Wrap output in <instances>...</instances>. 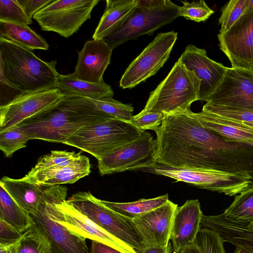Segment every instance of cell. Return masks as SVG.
Listing matches in <instances>:
<instances>
[{
  "mask_svg": "<svg viewBox=\"0 0 253 253\" xmlns=\"http://www.w3.org/2000/svg\"><path fill=\"white\" fill-rule=\"evenodd\" d=\"M116 119L99 110L90 98L64 95L19 125L31 139L64 144L80 129Z\"/></svg>",
  "mask_w": 253,
  "mask_h": 253,
  "instance_id": "cell-1",
  "label": "cell"
},
{
  "mask_svg": "<svg viewBox=\"0 0 253 253\" xmlns=\"http://www.w3.org/2000/svg\"><path fill=\"white\" fill-rule=\"evenodd\" d=\"M80 153L66 151H51L40 157L37 164L26 174L31 175L43 170L69 165L81 156Z\"/></svg>",
  "mask_w": 253,
  "mask_h": 253,
  "instance_id": "cell-32",
  "label": "cell"
},
{
  "mask_svg": "<svg viewBox=\"0 0 253 253\" xmlns=\"http://www.w3.org/2000/svg\"><path fill=\"white\" fill-rule=\"evenodd\" d=\"M248 227L250 228H253V222L251 223H248Z\"/></svg>",
  "mask_w": 253,
  "mask_h": 253,
  "instance_id": "cell-49",
  "label": "cell"
},
{
  "mask_svg": "<svg viewBox=\"0 0 253 253\" xmlns=\"http://www.w3.org/2000/svg\"><path fill=\"white\" fill-rule=\"evenodd\" d=\"M201 228H208L216 231L223 241L240 246L249 253H253V228L248 223L232 220L223 213L216 215H203Z\"/></svg>",
  "mask_w": 253,
  "mask_h": 253,
  "instance_id": "cell-20",
  "label": "cell"
},
{
  "mask_svg": "<svg viewBox=\"0 0 253 253\" xmlns=\"http://www.w3.org/2000/svg\"><path fill=\"white\" fill-rule=\"evenodd\" d=\"M206 104L253 111V70L228 68Z\"/></svg>",
  "mask_w": 253,
  "mask_h": 253,
  "instance_id": "cell-12",
  "label": "cell"
},
{
  "mask_svg": "<svg viewBox=\"0 0 253 253\" xmlns=\"http://www.w3.org/2000/svg\"><path fill=\"white\" fill-rule=\"evenodd\" d=\"M224 243L216 231L204 227L200 228L194 243L202 253H226Z\"/></svg>",
  "mask_w": 253,
  "mask_h": 253,
  "instance_id": "cell-35",
  "label": "cell"
},
{
  "mask_svg": "<svg viewBox=\"0 0 253 253\" xmlns=\"http://www.w3.org/2000/svg\"><path fill=\"white\" fill-rule=\"evenodd\" d=\"M97 0H53L33 16L45 31H52L68 38L90 18Z\"/></svg>",
  "mask_w": 253,
  "mask_h": 253,
  "instance_id": "cell-8",
  "label": "cell"
},
{
  "mask_svg": "<svg viewBox=\"0 0 253 253\" xmlns=\"http://www.w3.org/2000/svg\"><path fill=\"white\" fill-rule=\"evenodd\" d=\"M56 88L64 95H74L91 99L113 97L114 91L109 84L103 81L90 83L76 78L73 74L60 75Z\"/></svg>",
  "mask_w": 253,
  "mask_h": 253,
  "instance_id": "cell-25",
  "label": "cell"
},
{
  "mask_svg": "<svg viewBox=\"0 0 253 253\" xmlns=\"http://www.w3.org/2000/svg\"><path fill=\"white\" fill-rule=\"evenodd\" d=\"M178 8L179 6L170 0L166 5L156 8L137 5L123 25L103 40L113 50L143 35H151L179 17Z\"/></svg>",
  "mask_w": 253,
  "mask_h": 253,
  "instance_id": "cell-9",
  "label": "cell"
},
{
  "mask_svg": "<svg viewBox=\"0 0 253 253\" xmlns=\"http://www.w3.org/2000/svg\"><path fill=\"white\" fill-rule=\"evenodd\" d=\"M66 199L59 202V207L63 212L61 222L68 229L85 239L104 243L123 253H137L77 211Z\"/></svg>",
  "mask_w": 253,
  "mask_h": 253,
  "instance_id": "cell-17",
  "label": "cell"
},
{
  "mask_svg": "<svg viewBox=\"0 0 253 253\" xmlns=\"http://www.w3.org/2000/svg\"><path fill=\"white\" fill-rule=\"evenodd\" d=\"M67 191L66 186L60 185L45 188L37 211L30 215L49 240L52 253H90L86 239L61 222L63 212L59 203L66 198Z\"/></svg>",
  "mask_w": 253,
  "mask_h": 253,
  "instance_id": "cell-3",
  "label": "cell"
},
{
  "mask_svg": "<svg viewBox=\"0 0 253 253\" xmlns=\"http://www.w3.org/2000/svg\"><path fill=\"white\" fill-rule=\"evenodd\" d=\"M147 169L176 181H182L229 196H236L253 184L251 179L214 169H176L158 163Z\"/></svg>",
  "mask_w": 253,
  "mask_h": 253,
  "instance_id": "cell-7",
  "label": "cell"
},
{
  "mask_svg": "<svg viewBox=\"0 0 253 253\" xmlns=\"http://www.w3.org/2000/svg\"><path fill=\"white\" fill-rule=\"evenodd\" d=\"M12 253H52L51 243L34 224L11 246Z\"/></svg>",
  "mask_w": 253,
  "mask_h": 253,
  "instance_id": "cell-29",
  "label": "cell"
},
{
  "mask_svg": "<svg viewBox=\"0 0 253 253\" xmlns=\"http://www.w3.org/2000/svg\"><path fill=\"white\" fill-rule=\"evenodd\" d=\"M11 246L0 244V253H12Z\"/></svg>",
  "mask_w": 253,
  "mask_h": 253,
  "instance_id": "cell-46",
  "label": "cell"
},
{
  "mask_svg": "<svg viewBox=\"0 0 253 253\" xmlns=\"http://www.w3.org/2000/svg\"><path fill=\"white\" fill-rule=\"evenodd\" d=\"M0 219L23 233L35 222L30 214L22 208L0 184Z\"/></svg>",
  "mask_w": 253,
  "mask_h": 253,
  "instance_id": "cell-27",
  "label": "cell"
},
{
  "mask_svg": "<svg viewBox=\"0 0 253 253\" xmlns=\"http://www.w3.org/2000/svg\"><path fill=\"white\" fill-rule=\"evenodd\" d=\"M64 95L55 88L23 94L10 103L0 106V131L20 124L54 104Z\"/></svg>",
  "mask_w": 253,
  "mask_h": 253,
  "instance_id": "cell-14",
  "label": "cell"
},
{
  "mask_svg": "<svg viewBox=\"0 0 253 253\" xmlns=\"http://www.w3.org/2000/svg\"><path fill=\"white\" fill-rule=\"evenodd\" d=\"M91 99L99 110L112 118L130 122L133 116L131 104L123 103L113 97Z\"/></svg>",
  "mask_w": 253,
  "mask_h": 253,
  "instance_id": "cell-33",
  "label": "cell"
},
{
  "mask_svg": "<svg viewBox=\"0 0 253 253\" xmlns=\"http://www.w3.org/2000/svg\"><path fill=\"white\" fill-rule=\"evenodd\" d=\"M90 253H123L107 245L96 241H92Z\"/></svg>",
  "mask_w": 253,
  "mask_h": 253,
  "instance_id": "cell-42",
  "label": "cell"
},
{
  "mask_svg": "<svg viewBox=\"0 0 253 253\" xmlns=\"http://www.w3.org/2000/svg\"><path fill=\"white\" fill-rule=\"evenodd\" d=\"M173 251L172 245L169 243L167 246H159L143 247L139 253H171Z\"/></svg>",
  "mask_w": 253,
  "mask_h": 253,
  "instance_id": "cell-43",
  "label": "cell"
},
{
  "mask_svg": "<svg viewBox=\"0 0 253 253\" xmlns=\"http://www.w3.org/2000/svg\"><path fill=\"white\" fill-rule=\"evenodd\" d=\"M223 214L232 220L251 223L253 222V184L236 195Z\"/></svg>",
  "mask_w": 253,
  "mask_h": 253,
  "instance_id": "cell-30",
  "label": "cell"
},
{
  "mask_svg": "<svg viewBox=\"0 0 253 253\" xmlns=\"http://www.w3.org/2000/svg\"><path fill=\"white\" fill-rule=\"evenodd\" d=\"M189 113L203 127L229 140L253 146V128L203 110L194 113L190 109Z\"/></svg>",
  "mask_w": 253,
  "mask_h": 253,
  "instance_id": "cell-22",
  "label": "cell"
},
{
  "mask_svg": "<svg viewBox=\"0 0 253 253\" xmlns=\"http://www.w3.org/2000/svg\"><path fill=\"white\" fill-rule=\"evenodd\" d=\"M177 33H160L130 64L125 71L120 86L132 88L155 75L169 57Z\"/></svg>",
  "mask_w": 253,
  "mask_h": 253,
  "instance_id": "cell-11",
  "label": "cell"
},
{
  "mask_svg": "<svg viewBox=\"0 0 253 253\" xmlns=\"http://www.w3.org/2000/svg\"><path fill=\"white\" fill-rule=\"evenodd\" d=\"M233 253H249L245 249L240 246H236Z\"/></svg>",
  "mask_w": 253,
  "mask_h": 253,
  "instance_id": "cell-47",
  "label": "cell"
},
{
  "mask_svg": "<svg viewBox=\"0 0 253 253\" xmlns=\"http://www.w3.org/2000/svg\"><path fill=\"white\" fill-rule=\"evenodd\" d=\"M202 110L230 120L238 124L253 122V111L252 110L214 106L206 103L203 106Z\"/></svg>",
  "mask_w": 253,
  "mask_h": 253,
  "instance_id": "cell-38",
  "label": "cell"
},
{
  "mask_svg": "<svg viewBox=\"0 0 253 253\" xmlns=\"http://www.w3.org/2000/svg\"><path fill=\"white\" fill-rule=\"evenodd\" d=\"M0 184L30 214L37 211L45 189L44 186L29 181L24 177L14 179L6 176L1 178Z\"/></svg>",
  "mask_w": 253,
  "mask_h": 253,
  "instance_id": "cell-24",
  "label": "cell"
},
{
  "mask_svg": "<svg viewBox=\"0 0 253 253\" xmlns=\"http://www.w3.org/2000/svg\"><path fill=\"white\" fill-rule=\"evenodd\" d=\"M178 206L168 200L162 206L131 218L142 242V248L167 246L170 239L175 211Z\"/></svg>",
  "mask_w": 253,
  "mask_h": 253,
  "instance_id": "cell-15",
  "label": "cell"
},
{
  "mask_svg": "<svg viewBox=\"0 0 253 253\" xmlns=\"http://www.w3.org/2000/svg\"><path fill=\"white\" fill-rule=\"evenodd\" d=\"M66 201L109 234L139 253L141 240L131 218L104 205L89 192H79Z\"/></svg>",
  "mask_w": 253,
  "mask_h": 253,
  "instance_id": "cell-6",
  "label": "cell"
},
{
  "mask_svg": "<svg viewBox=\"0 0 253 253\" xmlns=\"http://www.w3.org/2000/svg\"><path fill=\"white\" fill-rule=\"evenodd\" d=\"M220 49L232 68L253 70V10H248L225 33L217 35Z\"/></svg>",
  "mask_w": 253,
  "mask_h": 253,
  "instance_id": "cell-13",
  "label": "cell"
},
{
  "mask_svg": "<svg viewBox=\"0 0 253 253\" xmlns=\"http://www.w3.org/2000/svg\"><path fill=\"white\" fill-rule=\"evenodd\" d=\"M0 76L23 94L56 88L57 61H44L32 50L0 38Z\"/></svg>",
  "mask_w": 253,
  "mask_h": 253,
  "instance_id": "cell-2",
  "label": "cell"
},
{
  "mask_svg": "<svg viewBox=\"0 0 253 253\" xmlns=\"http://www.w3.org/2000/svg\"><path fill=\"white\" fill-rule=\"evenodd\" d=\"M101 200L102 203L115 212L129 218L145 213L165 204L169 200L168 194L150 199L118 203Z\"/></svg>",
  "mask_w": 253,
  "mask_h": 253,
  "instance_id": "cell-28",
  "label": "cell"
},
{
  "mask_svg": "<svg viewBox=\"0 0 253 253\" xmlns=\"http://www.w3.org/2000/svg\"><path fill=\"white\" fill-rule=\"evenodd\" d=\"M106 2L104 12L92 36L93 40H104L115 32L137 5V0H107Z\"/></svg>",
  "mask_w": 253,
  "mask_h": 253,
  "instance_id": "cell-23",
  "label": "cell"
},
{
  "mask_svg": "<svg viewBox=\"0 0 253 253\" xmlns=\"http://www.w3.org/2000/svg\"><path fill=\"white\" fill-rule=\"evenodd\" d=\"M0 22L26 26L33 23L18 0H0Z\"/></svg>",
  "mask_w": 253,
  "mask_h": 253,
  "instance_id": "cell-36",
  "label": "cell"
},
{
  "mask_svg": "<svg viewBox=\"0 0 253 253\" xmlns=\"http://www.w3.org/2000/svg\"><path fill=\"white\" fill-rule=\"evenodd\" d=\"M201 80L179 58L166 77L152 91L143 112L171 114L190 109L198 100Z\"/></svg>",
  "mask_w": 253,
  "mask_h": 253,
  "instance_id": "cell-4",
  "label": "cell"
},
{
  "mask_svg": "<svg viewBox=\"0 0 253 253\" xmlns=\"http://www.w3.org/2000/svg\"><path fill=\"white\" fill-rule=\"evenodd\" d=\"M183 5L179 6V16L197 22L206 21L214 11L210 8L204 0L189 2L181 1Z\"/></svg>",
  "mask_w": 253,
  "mask_h": 253,
  "instance_id": "cell-37",
  "label": "cell"
},
{
  "mask_svg": "<svg viewBox=\"0 0 253 253\" xmlns=\"http://www.w3.org/2000/svg\"><path fill=\"white\" fill-rule=\"evenodd\" d=\"M113 49L103 40H89L78 52V60L73 75L82 81L99 83L110 64Z\"/></svg>",
  "mask_w": 253,
  "mask_h": 253,
  "instance_id": "cell-18",
  "label": "cell"
},
{
  "mask_svg": "<svg viewBox=\"0 0 253 253\" xmlns=\"http://www.w3.org/2000/svg\"><path fill=\"white\" fill-rule=\"evenodd\" d=\"M53 0H18L27 15L31 18Z\"/></svg>",
  "mask_w": 253,
  "mask_h": 253,
  "instance_id": "cell-41",
  "label": "cell"
},
{
  "mask_svg": "<svg viewBox=\"0 0 253 253\" xmlns=\"http://www.w3.org/2000/svg\"><path fill=\"white\" fill-rule=\"evenodd\" d=\"M30 139L19 126L0 131V149L5 157H10L16 151L25 148Z\"/></svg>",
  "mask_w": 253,
  "mask_h": 253,
  "instance_id": "cell-31",
  "label": "cell"
},
{
  "mask_svg": "<svg viewBox=\"0 0 253 253\" xmlns=\"http://www.w3.org/2000/svg\"><path fill=\"white\" fill-rule=\"evenodd\" d=\"M179 59L201 80L198 100L206 101L222 80L228 67L210 59L205 49L192 44L186 47Z\"/></svg>",
  "mask_w": 253,
  "mask_h": 253,
  "instance_id": "cell-16",
  "label": "cell"
},
{
  "mask_svg": "<svg viewBox=\"0 0 253 253\" xmlns=\"http://www.w3.org/2000/svg\"><path fill=\"white\" fill-rule=\"evenodd\" d=\"M251 10H253V0H249V5L247 11Z\"/></svg>",
  "mask_w": 253,
  "mask_h": 253,
  "instance_id": "cell-48",
  "label": "cell"
},
{
  "mask_svg": "<svg viewBox=\"0 0 253 253\" xmlns=\"http://www.w3.org/2000/svg\"><path fill=\"white\" fill-rule=\"evenodd\" d=\"M203 213L198 199L187 200L176 209L172 224L170 239L174 253H180L194 244L200 229Z\"/></svg>",
  "mask_w": 253,
  "mask_h": 253,
  "instance_id": "cell-19",
  "label": "cell"
},
{
  "mask_svg": "<svg viewBox=\"0 0 253 253\" xmlns=\"http://www.w3.org/2000/svg\"><path fill=\"white\" fill-rule=\"evenodd\" d=\"M88 157L81 155L68 165L46 169L23 177L29 181L42 186L73 184L91 172Z\"/></svg>",
  "mask_w": 253,
  "mask_h": 253,
  "instance_id": "cell-21",
  "label": "cell"
},
{
  "mask_svg": "<svg viewBox=\"0 0 253 253\" xmlns=\"http://www.w3.org/2000/svg\"><path fill=\"white\" fill-rule=\"evenodd\" d=\"M180 253H202L198 247L194 243L184 248Z\"/></svg>",
  "mask_w": 253,
  "mask_h": 253,
  "instance_id": "cell-45",
  "label": "cell"
},
{
  "mask_svg": "<svg viewBox=\"0 0 253 253\" xmlns=\"http://www.w3.org/2000/svg\"><path fill=\"white\" fill-rule=\"evenodd\" d=\"M142 132L130 122L110 119L80 129L64 144L84 151L98 160L135 140Z\"/></svg>",
  "mask_w": 253,
  "mask_h": 253,
  "instance_id": "cell-5",
  "label": "cell"
},
{
  "mask_svg": "<svg viewBox=\"0 0 253 253\" xmlns=\"http://www.w3.org/2000/svg\"><path fill=\"white\" fill-rule=\"evenodd\" d=\"M0 38L32 50L49 48L45 40L28 26L0 22Z\"/></svg>",
  "mask_w": 253,
  "mask_h": 253,
  "instance_id": "cell-26",
  "label": "cell"
},
{
  "mask_svg": "<svg viewBox=\"0 0 253 253\" xmlns=\"http://www.w3.org/2000/svg\"><path fill=\"white\" fill-rule=\"evenodd\" d=\"M169 0H137V5L148 8H156L166 5Z\"/></svg>",
  "mask_w": 253,
  "mask_h": 253,
  "instance_id": "cell-44",
  "label": "cell"
},
{
  "mask_svg": "<svg viewBox=\"0 0 253 253\" xmlns=\"http://www.w3.org/2000/svg\"><path fill=\"white\" fill-rule=\"evenodd\" d=\"M21 233L15 228L0 219V244L11 245L21 236Z\"/></svg>",
  "mask_w": 253,
  "mask_h": 253,
  "instance_id": "cell-40",
  "label": "cell"
},
{
  "mask_svg": "<svg viewBox=\"0 0 253 253\" xmlns=\"http://www.w3.org/2000/svg\"><path fill=\"white\" fill-rule=\"evenodd\" d=\"M166 115L163 113L143 112L133 116L130 123L141 131L155 130L159 127Z\"/></svg>",
  "mask_w": 253,
  "mask_h": 253,
  "instance_id": "cell-39",
  "label": "cell"
},
{
  "mask_svg": "<svg viewBox=\"0 0 253 253\" xmlns=\"http://www.w3.org/2000/svg\"><path fill=\"white\" fill-rule=\"evenodd\" d=\"M249 0H231L224 5L219 18V23L221 26L219 33L226 32L247 12Z\"/></svg>",
  "mask_w": 253,
  "mask_h": 253,
  "instance_id": "cell-34",
  "label": "cell"
},
{
  "mask_svg": "<svg viewBox=\"0 0 253 253\" xmlns=\"http://www.w3.org/2000/svg\"><path fill=\"white\" fill-rule=\"evenodd\" d=\"M156 155V140L151 133L142 131L135 140L98 160L97 167L101 175L149 169L157 164Z\"/></svg>",
  "mask_w": 253,
  "mask_h": 253,
  "instance_id": "cell-10",
  "label": "cell"
}]
</instances>
